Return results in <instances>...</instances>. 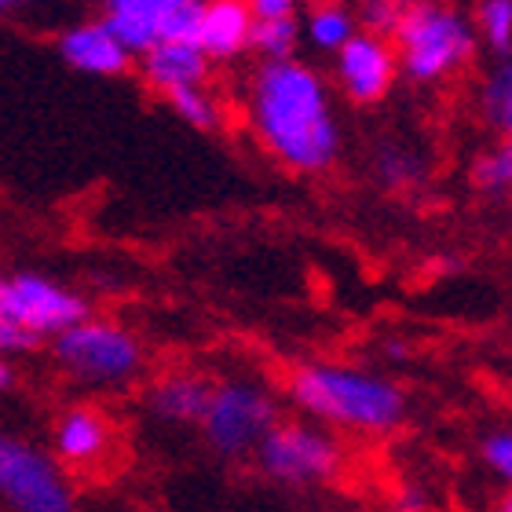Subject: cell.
Instances as JSON below:
<instances>
[{
  "mask_svg": "<svg viewBox=\"0 0 512 512\" xmlns=\"http://www.w3.org/2000/svg\"><path fill=\"white\" fill-rule=\"evenodd\" d=\"M395 66L414 85H436L476 59V26L461 8L450 4H403L399 26L392 30Z\"/></svg>",
  "mask_w": 512,
  "mask_h": 512,
  "instance_id": "obj_3",
  "label": "cell"
},
{
  "mask_svg": "<svg viewBox=\"0 0 512 512\" xmlns=\"http://www.w3.org/2000/svg\"><path fill=\"white\" fill-rule=\"evenodd\" d=\"M165 103H169L172 114H176L183 125L198 128V132H216V128L224 125V103H220V96H216L209 85L183 88V92L169 96Z\"/></svg>",
  "mask_w": 512,
  "mask_h": 512,
  "instance_id": "obj_18",
  "label": "cell"
},
{
  "mask_svg": "<svg viewBox=\"0 0 512 512\" xmlns=\"http://www.w3.org/2000/svg\"><path fill=\"white\" fill-rule=\"evenodd\" d=\"M472 26H476V41L487 44L498 59L512 55V0H483Z\"/></svg>",
  "mask_w": 512,
  "mask_h": 512,
  "instance_id": "obj_20",
  "label": "cell"
},
{
  "mask_svg": "<svg viewBox=\"0 0 512 512\" xmlns=\"http://www.w3.org/2000/svg\"><path fill=\"white\" fill-rule=\"evenodd\" d=\"M472 180H476L480 191H491V194L512 191V136L505 139L502 147L487 150V154L472 165Z\"/></svg>",
  "mask_w": 512,
  "mask_h": 512,
  "instance_id": "obj_21",
  "label": "cell"
},
{
  "mask_svg": "<svg viewBox=\"0 0 512 512\" xmlns=\"http://www.w3.org/2000/svg\"><path fill=\"white\" fill-rule=\"evenodd\" d=\"M52 359L81 388H125L143 370V341L118 319L88 315L52 344Z\"/></svg>",
  "mask_w": 512,
  "mask_h": 512,
  "instance_id": "obj_4",
  "label": "cell"
},
{
  "mask_svg": "<svg viewBox=\"0 0 512 512\" xmlns=\"http://www.w3.org/2000/svg\"><path fill=\"white\" fill-rule=\"evenodd\" d=\"M480 103L487 121L494 128H502L505 139H509L512 136V55L494 63V70L487 74V81L480 88Z\"/></svg>",
  "mask_w": 512,
  "mask_h": 512,
  "instance_id": "obj_19",
  "label": "cell"
},
{
  "mask_svg": "<svg viewBox=\"0 0 512 512\" xmlns=\"http://www.w3.org/2000/svg\"><path fill=\"white\" fill-rule=\"evenodd\" d=\"M11 384H15V366H11V359L0 355V392H8Z\"/></svg>",
  "mask_w": 512,
  "mask_h": 512,
  "instance_id": "obj_27",
  "label": "cell"
},
{
  "mask_svg": "<svg viewBox=\"0 0 512 512\" xmlns=\"http://www.w3.org/2000/svg\"><path fill=\"white\" fill-rule=\"evenodd\" d=\"M26 352H33V344L11 326L8 315H4V304H0V355L11 359V355H26Z\"/></svg>",
  "mask_w": 512,
  "mask_h": 512,
  "instance_id": "obj_24",
  "label": "cell"
},
{
  "mask_svg": "<svg viewBox=\"0 0 512 512\" xmlns=\"http://www.w3.org/2000/svg\"><path fill=\"white\" fill-rule=\"evenodd\" d=\"M209 388H213L209 377L194 374V370H172V374H161L158 381L150 384L147 406L150 414L161 417L165 425L198 428L205 403H209Z\"/></svg>",
  "mask_w": 512,
  "mask_h": 512,
  "instance_id": "obj_15",
  "label": "cell"
},
{
  "mask_svg": "<svg viewBox=\"0 0 512 512\" xmlns=\"http://www.w3.org/2000/svg\"><path fill=\"white\" fill-rule=\"evenodd\" d=\"M355 33H359L355 11L344 8V4H315V8L300 19V37H304L315 52H326V55L341 52Z\"/></svg>",
  "mask_w": 512,
  "mask_h": 512,
  "instance_id": "obj_16",
  "label": "cell"
},
{
  "mask_svg": "<svg viewBox=\"0 0 512 512\" xmlns=\"http://www.w3.org/2000/svg\"><path fill=\"white\" fill-rule=\"evenodd\" d=\"M399 15H403V4H395V0H370V4L359 8L355 22H359V30L363 33L392 37V30L399 26Z\"/></svg>",
  "mask_w": 512,
  "mask_h": 512,
  "instance_id": "obj_22",
  "label": "cell"
},
{
  "mask_svg": "<svg viewBox=\"0 0 512 512\" xmlns=\"http://www.w3.org/2000/svg\"><path fill=\"white\" fill-rule=\"evenodd\" d=\"M246 125L282 169L300 176L330 172L341 158V121L326 77L304 59L260 63L246 77Z\"/></svg>",
  "mask_w": 512,
  "mask_h": 512,
  "instance_id": "obj_1",
  "label": "cell"
},
{
  "mask_svg": "<svg viewBox=\"0 0 512 512\" xmlns=\"http://www.w3.org/2000/svg\"><path fill=\"white\" fill-rule=\"evenodd\" d=\"M0 304L15 330L33 344H52L59 333L88 319V300L77 289L41 275V271H15L0 275Z\"/></svg>",
  "mask_w": 512,
  "mask_h": 512,
  "instance_id": "obj_8",
  "label": "cell"
},
{
  "mask_svg": "<svg viewBox=\"0 0 512 512\" xmlns=\"http://www.w3.org/2000/svg\"><path fill=\"white\" fill-rule=\"evenodd\" d=\"M55 52L70 70L85 77H125L132 74L136 59L114 41V33L96 19L70 22L59 37H55Z\"/></svg>",
  "mask_w": 512,
  "mask_h": 512,
  "instance_id": "obj_12",
  "label": "cell"
},
{
  "mask_svg": "<svg viewBox=\"0 0 512 512\" xmlns=\"http://www.w3.org/2000/svg\"><path fill=\"white\" fill-rule=\"evenodd\" d=\"M136 74L143 77V85L154 92V96L169 99L183 88H202L209 85V74H213V63L198 52V44L191 41H169L150 48L147 55L136 59Z\"/></svg>",
  "mask_w": 512,
  "mask_h": 512,
  "instance_id": "obj_13",
  "label": "cell"
},
{
  "mask_svg": "<svg viewBox=\"0 0 512 512\" xmlns=\"http://www.w3.org/2000/svg\"><path fill=\"white\" fill-rule=\"evenodd\" d=\"M253 15V11H249ZM300 11L293 15H253V33H249V52L260 55V63H282L297 59L300 48Z\"/></svg>",
  "mask_w": 512,
  "mask_h": 512,
  "instance_id": "obj_17",
  "label": "cell"
},
{
  "mask_svg": "<svg viewBox=\"0 0 512 512\" xmlns=\"http://www.w3.org/2000/svg\"><path fill=\"white\" fill-rule=\"evenodd\" d=\"M498 512H512V491L502 498V505H498Z\"/></svg>",
  "mask_w": 512,
  "mask_h": 512,
  "instance_id": "obj_28",
  "label": "cell"
},
{
  "mask_svg": "<svg viewBox=\"0 0 512 512\" xmlns=\"http://www.w3.org/2000/svg\"><path fill=\"white\" fill-rule=\"evenodd\" d=\"M253 458L267 480L297 487V491L333 483L344 469V450L333 432H326L315 421H282V417L260 439Z\"/></svg>",
  "mask_w": 512,
  "mask_h": 512,
  "instance_id": "obj_6",
  "label": "cell"
},
{
  "mask_svg": "<svg viewBox=\"0 0 512 512\" xmlns=\"http://www.w3.org/2000/svg\"><path fill=\"white\" fill-rule=\"evenodd\" d=\"M114 447V425L110 417L92 403L66 406L52 425V458L59 465L92 469L107 458Z\"/></svg>",
  "mask_w": 512,
  "mask_h": 512,
  "instance_id": "obj_11",
  "label": "cell"
},
{
  "mask_svg": "<svg viewBox=\"0 0 512 512\" xmlns=\"http://www.w3.org/2000/svg\"><path fill=\"white\" fill-rule=\"evenodd\" d=\"M483 461L491 465V472H498L512 491V432H491L483 439Z\"/></svg>",
  "mask_w": 512,
  "mask_h": 512,
  "instance_id": "obj_23",
  "label": "cell"
},
{
  "mask_svg": "<svg viewBox=\"0 0 512 512\" xmlns=\"http://www.w3.org/2000/svg\"><path fill=\"white\" fill-rule=\"evenodd\" d=\"M377 172H381V180L392 183V187L395 183H406L410 180V154H399V150H395V154H384Z\"/></svg>",
  "mask_w": 512,
  "mask_h": 512,
  "instance_id": "obj_25",
  "label": "cell"
},
{
  "mask_svg": "<svg viewBox=\"0 0 512 512\" xmlns=\"http://www.w3.org/2000/svg\"><path fill=\"white\" fill-rule=\"evenodd\" d=\"M253 15L242 0H205L202 19L194 30V44L209 63H235L249 52Z\"/></svg>",
  "mask_w": 512,
  "mask_h": 512,
  "instance_id": "obj_14",
  "label": "cell"
},
{
  "mask_svg": "<svg viewBox=\"0 0 512 512\" xmlns=\"http://www.w3.org/2000/svg\"><path fill=\"white\" fill-rule=\"evenodd\" d=\"M249 11H253V15H293L297 4H293V0H253Z\"/></svg>",
  "mask_w": 512,
  "mask_h": 512,
  "instance_id": "obj_26",
  "label": "cell"
},
{
  "mask_svg": "<svg viewBox=\"0 0 512 512\" xmlns=\"http://www.w3.org/2000/svg\"><path fill=\"white\" fill-rule=\"evenodd\" d=\"M8 11H11V0H0V19H4Z\"/></svg>",
  "mask_w": 512,
  "mask_h": 512,
  "instance_id": "obj_29",
  "label": "cell"
},
{
  "mask_svg": "<svg viewBox=\"0 0 512 512\" xmlns=\"http://www.w3.org/2000/svg\"><path fill=\"white\" fill-rule=\"evenodd\" d=\"M289 403L300 414L341 432H359V436H381L403 425L406 395L395 381L374 370L344 363H300L286 377Z\"/></svg>",
  "mask_w": 512,
  "mask_h": 512,
  "instance_id": "obj_2",
  "label": "cell"
},
{
  "mask_svg": "<svg viewBox=\"0 0 512 512\" xmlns=\"http://www.w3.org/2000/svg\"><path fill=\"white\" fill-rule=\"evenodd\" d=\"M395 77H399V66H395L392 41L377 37V33L359 30L341 52L333 55V81L355 107L381 103L392 92Z\"/></svg>",
  "mask_w": 512,
  "mask_h": 512,
  "instance_id": "obj_10",
  "label": "cell"
},
{
  "mask_svg": "<svg viewBox=\"0 0 512 512\" xmlns=\"http://www.w3.org/2000/svg\"><path fill=\"white\" fill-rule=\"evenodd\" d=\"M0 505L8 512H77V491L52 450L0 432Z\"/></svg>",
  "mask_w": 512,
  "mask_h": 512,
  "instance_id": "obj_7",
  "label": "cell"
},
{
  "mask_svg": "<svg viewBox=\"0 0 512 512\" xmlns=\"http://www.w3.org/2000/svg\"><path fill=\"white\" fill-rule=\"evenodd\" d=\"M205 0H107L99 22L132 59L169 41H191L202 19Z\"/></svg>",
  "mask_w": 512,
  "mask_h": 512,
  "instance_id": "obj_9",
  "label": "cell"
},
{
  "mask_svg": "<svg viewBox=\"0 0 512 512\" xmlns=\"http://www.w3.org/2000/svg\"><path fill=\"white\" fill-rule=\"evenodd\" d=\"M278 425V399L256 377H224L213 381L209 403L198 421L205 447L220 458H246L260 439Z\"/></svg>",
  "mask_w": 512,
  "mask_h": 512,
  "instance_id": "obj_5",
  "label": "cell"
}]
</instances>
